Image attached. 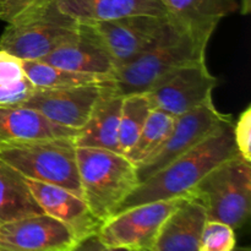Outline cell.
<instances>
[{
	"instance_id": "cell-1",
	"label": "cell",
	"mask_w": 251,
	"mask_h": 251,
	"mask_svg": "<svg viewBox=\"0 0 251 251\" xmlns=\"http://www.w3.org/2000/svg\"><path fill=\"white\" fill-rule=\"evenodd\" d=\"M229 118L207 139L136 186L115 213L154 201L186 198L199 181L215 167L239 156Z\"/></svg>"
},
{
	"instance_id": "cell-2",
	"label": "cell",
	"mask_w": 251,
	"mask_h": 251,
	"mask_svg": "<svg viewBox=\"0 0 251 251\" xmlns=\"http://www.w3.org/2000/svg\"><path fill=\"white\" fill-rule=\"evenodd\" d=\"M211 36L207 32L194 31L173 21L168 31L153 46L115 70L113 86L123 96L147 92L172 71L205 61Z\"/></svg>"
},
{
	"instance_id": "cell-3",
	"label": "cell",
	"mask_w": 251,
	"mask_h": 251,
	"mask_svg": "<svg viewBox=\"0 0 251 251\" xmlns=\"http://www.w3.org/2000/svg\"><path fill=\"white\" fill-rule=\"evenodd\" d=\"M76 163L82 199L100 222L140 184L136 166L118 152L76 146Z\"/></svg>"
},
{
	"instance_id": "cell-4",
	"label": "cell",
	"mask_w": 251,
	"mask_h": 251,
	"mask_svg": "<svg viewBox=\"0 0 251 251\" xmlns=\"http://www.w3.org/2000/svg\"><path fill=\"white\" fill-rule=\"evenodd\" d=\"M80 22L60 11L56 0H39L6 28L0 37V50L21 60H41L76 38Z\"/></svg>"
},
{
	"instance_id": "cell-5",
	"label": "cell",
	"mask_w": 251,
	"mask_h": 251,
	"mask_svg": "<svg viewBox=\"0 0 251 251\" xmlns=\"http://www.w3.org/2000/svg\"><path fill=\"white\" fill-rule=\"evenodd\" d=\"M189 196L205 208L208 221L239 229L250 217L251 162L235 156L208 172Z\"/></svg>"
},
{
	"instance_id": "cell-6",
	"label": "cell",
	"mask_w": 251,
	"mask_h": 251,
	"mask_svg": "<svg viewBox=\"0 0 251 251\" xmlns=\"http://www.w3.org/2000/svg\"><path fill=\"white\" fill-rule=\"evenodd\" d=\"M0 161L26 179L53 184L82 198L75 139H53L0 147Z\"/></svg>"
},
{
	"instance_id": "cell-7",
	"label": "cell",
	"mask_w": 251,
	"mask_h": 251,
	"mask_svg": "<svg viewBox=\"0 0 251 251\" xmlns=\"http://www.w3.org/2000/svg\"><path fill=\"white\" fill-rule=\"evenodd\" d=\"M184 199L154 201L120 211L103 221L96 235L114 249L152 251L163 223Z\"/></svg>"
},
{
	"instance_id": "cell-8",
	"label": "cell",
	"mask_w": 251,
	"mask_h": 251,
	"mask_svg": "<svg viewBox=\"0 0 251 251\" xmlns=\"http://www.w3.org/2000/svg\"><path fill=\"white\" fill-rule=\"evenodd\" d=\"M229 118V115L218 112L212 100L176 117L163 144L136 167L140 183L198 146Z\"/></svg>"
},
{
	"instance_id": "cell-9",
	"label": "cell",
	"mask_w": 251,
	"mask_h": 251,
	"mask_svg": "<svg viewBox=\"0 0 251 251\" xmlns=\"http://www.w3.org/2000/svg\"><path fill=\"white\" fill-rule=\"evenodd\" d=\"M109 51L117 69L134 60L169 29V16L135 15L118 20L88 22Z\"/></svg>"
},
{
	"instance_id": "cell-10",
	"label": "cell",
	"mask_w": 251,
	"mask_h": 251,
	"mask_svg": "<svg viewBox=\"0 0 251 251\" xmlns=\"http://www.w3.org/2000/svg\"><path fill=\"white\" fill-rule=\"evenodd\" d=\"M216 85L217 78L208 71L205 60L172 71L147 92L154 109L176 118L212 100Z\"/></svg>"
},
{
	"instance_id": "cell-11",
	"label": "cell",
	"mask_w": 251,
	"mask_h": 251,
	"mask_svg": "<svg viewBox=\"0 0 251 251\" xmlns=\"http://www.w3.org/2000/svg\"><path fill=\"white\" fill-rule=\"evenodd\" d=\"M103 83L60 88H36L20 105L37 110L47 119L61 126L80 130L87 123L100 98Z\"/></svg>"
},
{
	"instance_id": "cell-12",
	"label": "cell",
	"mask_w": 251,
	"mask_h": 251,
	"mask_svg": "<svg viewBox=\"0 0 251 251\" xmlns=\"http://www.w3.org/2000/svg\"><path fill=\"white\" fill-rule=\"evenodd\" d=\"M77 243L66 226L46 213L0 226V251H70Z\"/></svg>"
},
{
	"instance_id": "cell-13",
	"label": "cell",
	"mask_w": 251,
	"mask_h": 251,
	"mask_svg": "<svg viewBox=\"0 0 251 251\" xmlns=\"http://www.w3.org/2000/svg\"><path fill=\"white\" fill-rule=\"evenodd\" d=\"M26 181L43 213L66 226L78 243L97 234L102 222L93 215L82 198L53 184L32 179Z\"/></svg>"
},
{
	"instance_id": "cell-14",
	"label": "cell",
	"mask_w": 251,
	"mask_h": 251,
	"mask_svg": "<svg viewBox=\"0 0 251 251\" xmlns=\"http://www.w3.org/2000/svg\"><path fill=\"white\" fill-rule=\"evenodd\" d=\"M41 60L66 70L108 77H113L117 70L104 43L88 22H80L76 38L59 47Z\"/></svg>"
},
{
	"instance_id": "cell-15",
	"label": "cell",
	"mask_w": 251,
	"mask_h": 251,
	"mask_svg": "<svg viewBox=\"0 0 251 251\" xmlns=\"http://www.w3.org/2000/svg\"><path fill=\"white\" fill-rule=\"evenodd\" d=\"M78 130L61 126L31 108L0 105V147L53 139H75Z\"/></svg>"
},
{
	"instance_id": "cell-16",
	"label": "cell",
	"mask_w": 251,
	"mask_h": 251,
	"mask_svg": "<svg viewBox=\"0 0 251 251\" xmlns=\"http://www.w3.org/2000/svg\"><path fill=\"white\" fill-rule=\"evenodd\" d=\"M123 97L114 88L112 80L103 83L100 98L87 123L76 135V146L95 147L120 153L119 123Z\"/></svg>"
},
{
	"instance_id": "cell-17",
	"label": "cell",
	"mask_w": 251,
	"mask_h": 251,
	"mask_svg": "<svg viewBox=\"0 0 251 251\" xmlns=\"http://www.w3.org/2000/svg\"><path fill=\"white\" fill-rule=\"evenodd\" d=\"M206 220L203 206L188 196L163 223L152 251H200Z\"/></svg>"
},
{
	"instance_id": "cell-18",
	"label": "cell",
	"mask_w": 251,
	"mask_h": 251,
	"mask_svg": "<svg viewBox=\"0 0 251 251\" xmlns=\"http://www.w3.org/2000/svg\"><path fill=\"white\" fill-rule=\"evenodd\" d=\"M60 11L80 22H100L135 15L168 16L161 0H56Z\"/></svg>"
},
{
	"instance_id": "cell-19",
	"label": "cell",
	"mask_w": 251,
	"mask_h": 251,
	"mask_svg": "<svg viewBox=\"0 0 251 251\" xmlns=\"http://www.w3.org/2000/svg\"><path fill=\"white\" fill-rule=\"evenodd\" d=\"M161 2L174 22L211 34L221 20L239 10L237 0H161Z\"/></svg>"
},
{
	"instance_id": "cell-20",
	"label": "cell",
	"mask_w": 251,
	"mask_h": 251,
	"mask_svg": "<svg viewBox=\"0 0 251 251\" xmlns=\"http://www.w3.org/2000/svg\"><path fill=\"white\" fill-rule=\"evenodd\" d=\"M41 213L26 178L0 161V226Z\"/></svg>"
},
{
	"instance_id": "cell-21",
	"label": "cell",
	"mask_w": 251,
	"mask_h": 251,
	"mask_svg": "<svg viewBox=\"0 0 251 251\" xmlns=\"http://www.w3.org/2000/svg\"><path fill=\"white\" fill-rule=\"evenodd\" d=\"M25 74L36 88H60L103 83L112 77L81 74L51 65L42 60H22Z\"/></svg>"
},
{
	"instance_id": "cell-22",
	"label": "cell",
	"mask_w": 251,
	"mask_h": 251,
	"mask_svg": "<svg viewBox=\"0 0 251 251\" xmlns=\"http://www.w3.org/2000/svg\"><path fill=\"white\" fill-rule=\"evenodd\" d=\"M153 109L149 92L129 93L123 97L119 123L120 153L125 156L129 152Z\"/></svg>"
},
{
	"instance_id": "cell-23",
	"label": "cell",
	"mask_w": 251,
	"mask_h": 251,
	"mask_svg": "<svg viewBox=\"0 0 251 251\" xmlns=\"http://www.w3.org/2000/svg\"><path fill=\"white\" fill-rule=\"evenodd\" d=\"M174 122L176 117L173 115L159 109L152 110L139 137L125 157L136 167L142 163L163 144L173 127Z\"/></svg>"
},
{
	"instance_id": "cell-24",
	"label": "cell",
	"mask_w": 251,
	"mask_h": 251,
	"mask_svg": "<svg viewBox=\"0 0 251 251\" xmlns=\"http://www.w3.org/2000/svg\"><path fill=\"white\" fill-rule=\"evenodd\" d=\"M34 90L25 74L21 59L0 50V105L21 104Z\"/></svg>"
},
{
	"instance_id": "cell-25",
	"label": "cell",
	"mask_w": 251,
	"mask_h": 251,
	"mask_svg": "<svg viewBox=\"0 0 251 251\" xmlns=\"http://www.w3.org/2000/svg\"><path fill=\"white\" fill-rule=\"evenodd\" d=\"M237 248L232 227L218 221L206 220L200 239V251H233Z\"/></svg>"
},
{
	"instance_id": "cell-26",
	"label": "cell",
	"mask_w": 251,
	"mask_h": 251,
	"mask_svg": "<svg viewBox=\"0 0 251 251\" xmlns=\"http://www.w3.org/2000/svg\"><path fill=\"white\" fill-rule=\"evenodd\" d=\"M233 135L238 152L245 161L251 162V107L248 105L233 124Z\"/></svg>"
},
{
	"instance_id": "cell-27",
	"label": "cell",
	"mask_w": 251,
	"mask_h": 251,
	"mask_svg": "<svg viewBox=\"0 0 251 251\" xmlns=\"http://www.w3.org/2000/svg\"><path fill=\"white\" fill-rule=\"evenodd\" d=\"M39 0H0V20L11 24L26 14Z\"/></svg>"
},
{
	"instance_id": "cell-28",
	"label": "cell",
	"mask_w": 251,
	"mask_h": 251,
	"mask_svg": "<svg viewBox=\"0 0 251 251\" xmlns=\"http://www.w3.org/2000/svg\"><path fill=\"white\" fill-rule=\"evenodd\" d=\"M70 251H127L124 249H114V248H109L107 245L103 244L97 235L87 238V239L82 240V242L77 243L73 250Z\"/></svg>"
},
{
	"instance_id": "cell-29",
	"label": "cell",
	"mask_w": 251,
	"mask_h": 251,
	"mask_svg": "<svg viewBox=\"0 0 251 251\" xmlns=\"http://www.w3.org/2000/svg\"><path fill=\"white\" fill-rule=\"evenodd\" d=\"M239 11L242 15H248L251 11V0H240Z\"/></svg>"
},
{
	"instance_id": "cell-30",
	"label": "cell",
	"mask_w": 251,
	"mask_h": 251,
	"mask_svg": "<svg viewBox=\"0 0 251 251\" xmlns=\"http://www.w3.org/2000/svg\"><path fill=\"white\" fill-rule=\"evenodd\" d=\"M233 251H250L249 248H235Z\"/></svg>"
}]
</instances>
